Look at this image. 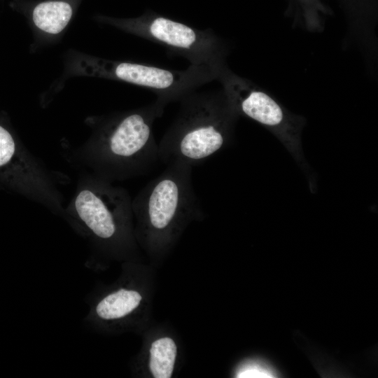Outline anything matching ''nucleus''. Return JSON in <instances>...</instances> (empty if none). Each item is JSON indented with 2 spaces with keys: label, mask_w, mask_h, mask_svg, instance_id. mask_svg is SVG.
<instances>
[{
  "label": "nucleus",
  "mask_w": 378,
  "mask_h": 378,
  "mask_svg": "<svg viewBox=\"0 0 378 378\" xmlns=\"http://www.w3.org/2000/svg\"><path fill=\"white\" fill-rule=\"evenodd\" d=\"M132 202L126 190L94 175L79 185L63 216L94 248L116 251L130 242Z\"/></svg>",
  "instance_id": "3"
},
{
  "label": "nucleus",
  "mask_w": 378,
  "mask_h": 378,
  "mask_svg": "<svg viewBox=\"0 0 378 378\" xmlns=\"http://www.w3.org/2000/svg\"><path fill=\"white\" fill-rule=\"evenodd\" d=\"M158 144L160 161L199 164L230 144L239 117L223 90L188 94Z\"/></svg>",
  "instance_id": "2"
},
{
  "label": "nucleus",
  "mask_w": 378,
  "mask_h": 378,
  "mask_svg": "<svg viewBox=\"0 0 378 378\" xmlns=\"http://www.w3.org/2000/svg\"><path fill=\"white\" fill-rule=\"evenodd\" d=\"M166 106L156 99L103 122L88 147L83 150L95 175L113 182L148 173L160 161L153 126Z\"/></svg>",
  "instance_id": "1"
},
{
  "label": "nucleus",
  "mask_w": 378,
  "mask_h": 378,
  "mask_svg": "<svg viewBox=\"0 0 378 378\" xmlns=\"http://www.w3.org/2000/svg\"><path fill=\"white\" fill-rule=\"evenodd\" d=\"M236 375L237 377L272 378L278 377V372L262 360H251L240 366Z\"/></svg>",
  "instance_id": "10"
},
{
  "label": "nucleus",
  "mask_w": 378,
  "mask_h": 378,
  "mask_svg": "<svg viewBox=\"0 0 378 378\" xmlns=\"http://www.w3.org/2000/svg\"><path fill=\"white\" fill-rule=\"evenodd\" d=\"M177 354L174 341L168 337L155 340L150 346L149 368L155 378H170Z\"/></svg>",
  "instance_id": "9"
},
{
  "label": "nucleus",
  "mask_w": 378,
  "mask_h": 378,
  "mask_svg": "<svg viewBox=\"0 0 378 378\" xmlns=\"http://www.w3.org/2000/svg\"><path fill=\"white\" fill-rule=\"evenodd\" d=\"M192 167L181 162L166 164L132 200V211L148 231L173 230L200 214V202L192 181Z\"/></svg>",
  "instance_id": "4"
},
{
  "label": "nucleus",
  "mask_w": 378,
  "mask_h": 378,
  "mask_svg": "<svg viewBox=\"0 0 378 378\" xmlns=\"http://www.w3.org/2000/svg\"><path fill=\"white\" fill-rule=\"evenodd\" d=\"M73 14L71 6L62 0H48L38 4L32 11V20L40 30L50 34L61 32Z\"/></svg>",
  "instance_id": "8"
},
{
  "label": "nucleus",
  "mask_w": 378,
  "mask_h": 378,
  "mask_svg": "<svg viewBox=\"0 0 378 378\" xmlns=\"http://www.w3.org/2000/svg\"><path fill=\"white\" fill-rule=\"evenodd\" d=\"M130 32L158 43L192 66L218 70L225 64L227 48L212 30H201L162 16H146L118 23Z\"/></svg>",
  "instance_id": "6"
},
{
  "label": "nucleus",
  "mask_w": 378,
  "mask_h": 378,
  "mask_svg": "<svg viewBox=\"0 0 378 378\" xmlns=\"http://www.w3.org/2000/svg\"><path fill=\"white\" fill-rule=\"evenodd\" d=\"M0 176L15 190L58 214L62 197L52 176L28 150L18 145L0 125Z\"/></svg>",
  "instance_id": "7"
},
{
  "label": "nucleus",
  "mask_w": 378,
  "mask_h": 378,
  "mask_svg": "<svg viewBox=\"0 0 378 378\" xmlns=\"http://www.w3.org/2000/svg\"><path fill=\"white\" fill-rule=\"evenodd\" d=\"M216 80L221 83L239 116L255 120L274 134L307 173L301 142L305 119L290 113L253 83L233 73L226 64L219 69Z\"/></svg>",
  "instance_id": "5"
}]
</instances>
